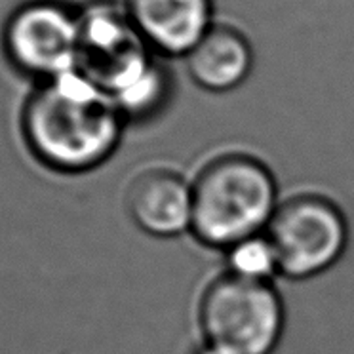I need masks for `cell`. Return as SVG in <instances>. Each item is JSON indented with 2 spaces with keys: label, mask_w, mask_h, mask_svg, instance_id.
Masks as SVG:
<instances>
[{
  "label": "cell",
  "mask_w": 354,
  "mask_h": 354,
  "mask_svg": "<svg viewBox=\"0 0 354 354\" xmlns=\"http://www.w3.org/2000/svg\"><path fill=\"white\" fill-rule=\"evenodd\" d=\"M126 124L113 100L77 71L40 82L24 109L29 149L63 174H82L107 162Z\"/></svg>",
  "instance_id": "obj_1"
},
{
  "label": "cell",
  "mask_w": 354,
  "mask_h": 354,
  "mask_svg": "<svg viewBox=\"0 0 354 354\" xmlns=\"http://www.w3.org/2000/svg\"><path fill=\"white\" fill-rule=\"evenodd\" d=\"M191 185V234L202 246L223 252L267 231L280 204L277 179L269 166L240 151L209 158Z\"/></svg>",
  "instance_id": "obj_2"
},
{
  "label": "cell",
  "mask_w": 354,
  "mask_h": 354,
  "mask_svg": "<svg viewBox=\"0 0 354 354\" xmlns=\"http://www.w3.org/2000/svg\"><path fill=\"white\" fill-rule=\"evenodd\" d=\"M162 65L122 4L100 0L80 10L77 73L118 107Z\"/></svg>",
  "instance_id": "obj_3"
},
{
  "label": "cell",
  "mask_w": 354,
  "mask_h": 354,
  "mask_svg": "<svg viewBox=\"0 0 354 354\" xmlns=\"http://www.w3.org/2000/svg\"><path fill=\"white\" fill-rule=\"evenodd\" d=\"M198 326L204 343L234 354H272L284 333V301L272 282L223 272L202 292Z\"/></svg>",
  "instance_id": "obj_4"
},
{
  "label": "cell",
  "mask_w": 354,
  "mask_h": 354,
  "mask_svg": "<svg viewBox=\"0 0 354 354\" xmlns=\"http://www.w3.org/2000/svg\"><path fill=\"white\" fill-rule=\"evenodd\" d=\"M280 277L308 280L343 257L348 246V223L335 202L324 194L303 193L278 204L267 227Z\"/></svg>",
  "instance_id": "obj_5"
},
{
  "label": "cell",
  "mask_w": 354,
  "mask_h": 354,
  "mask_svg": "<svg viewBox=\"0 0 354 354\" xmlns=\"http://www.w3.org/2000/svg\"><path fill=\"white\" fill-rule=\"evenodd\" d=\"M80 10L62 0H31L4 27V50L16 69L40 82L77 69Z\"/></svg>",
  "instance_id": "obj_6"
},
{
  "label": "cell",
  "mask_w": 354,
  "mask_h": 354,
  "mask_svg": "<svg viewBox=\"0 0 354 354\" xmlns=\"http://www.w3.org/2000/svg\"><path fill=\"white\" fill-rule=\"evenodd\" d=\"M124 202L131 221L149 236L174 239L191 232L193 185L176 169L160 166L139 171Z\"/></svg>",
  "instance_id": "obj_7"
},
{
  "label": "cell",
  "mask_w": 354,
  "mask_h": 354,
  "mask_svg": "<svg viewBox=\"0 0 354 354\" xmlns=\"http://www.w3.org/2000/svg\"><path fill=\"white\" fill-rule=\"evenodd\" d=\"M126 14L160 57H185L216 25L214 0H122Z\"/></svg>",
  "instance_id": "obj_8"
},
{
  "label": "cell",
  "mask_w": 354,
  "mask_h": 354,
  "mask_svg": "<svg viewBox=\"0 0 354 354\" xmlns=\"http://www.w3.org/2000/svg\"><path fill=\"white\" fill-rule=\"evenodd\" d=\"M183 59L189 77L198 88L225 93L246 82L254 69L255 54L240 29L216 24Z\"/></svg>",
  "instance_id": "obj_9"
},
{
  "label": "cell",
  "mask_w": 354,
  "mask_h": 354,
  "mask_svg": "<svg viewBox=\"0 0 354 354\" xmlns=\"http://www.w3.org/2000/svg\"><path fill=\"white\" fill-rule=\"evenodd\" d=\"M227 272L254 282H272L280 277V265L267 232L240 240L225 250Z\"/></svg>",
  "instance_id": "obj_10"
},
{
  "label": "cell",
  "mask_w": 354,
  "mask_h": 354,
  "mask_svg": "<svg viewBox=\"0 0 354 354\" xmlns=\"http://www.w3.org/2000/svg\"><path fill=\"white\" fill-rule=\"evenodd\" d=\"M194 354H234L231 351H227L223 346H217V345H212V343H202Z\"/></svg>",
  "instance_id": "obj_11"
}]
</instances>
